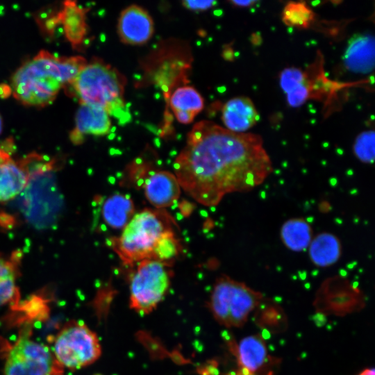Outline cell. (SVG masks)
Segmentation results:
<instances>
[{"instance_id":"5b68a950","label":"cell","mask_w":375,"mask_h":375,"mask_svg":"<svg viewBox=\"0 0 375 375\" xmlns=\"http://www.w3.org/2000/svg\"><path fill=\"white\" fill-rule=\"evenodd\" d=\"M171 229L162 215L144 209L133 216L122 234L110 240L109 245L124 265L133 266L144 260H153L160 239Z\"/></svg>"},{"instance_id":"d6a6232c","label":"cell","mask_w":375,"mask_h":375,"mask_svg":"<svg viewBox=\"0 0 375 375\" xmlns=\"http://www.w3.org/2000/svg\"><path fill=\"white\" fill-rule=\"evenodd\" d=\"M360 375H375V372L374 369H367L363 371L361 374H360Z\"/></svg>"},{"instance_id":"cb8c5ba5","label":"cell","mask_w":375,"mask_h":375,"mask_svg":"<svg viewBox=\"0 0 375 375\" xmlns=\"http://www.w3.org/2000/svg\"><path fill=\"white\" fill-rule=\"evenodd\" d=\"M353 153L358 159L371 164L374 160V132L366 131L359 134L353 144Z\"/></svg>"},{"instance_id":"30bf717a","label":"cell","mask_w":375,"mask_h":375,"mask_svg":"<svg viewBox=\"0 0 375 375\" xmlns=\"http://www.w3.org/2000/svg\"><path fill=\"white\" fill-rule=\"evenodd\" d=\"M153 31V20L142 8L131 5L120 13L117 32L123 43L131 45L145 44L152 37Z\"/></svg>"},{"instance_id":"44dd1931","label":"cell","mask_w":375,"mask_h":375,"mask_svg":"<svg viewBox=\"0 0 375 375\" xmlns=\"http://www.w3.org/2000/svg\"><path fill=\"white\" fill-rule=\"evenodd\" d=\"M281 238L288 249L294 251H304L312 239L311 226L302 218L288 219L281 226Z\"/></svg>"},{"instance_id":"603a6c76","label":"cell","mask_w":375,"mask_h":375,"mask_svg":"<svg viewBox=\"0 0 375 375\" xmlns=\"http://www.w3.org/2000/svg\"><path fill=\"white\" fill-rule=\"evenodd\" d=\"M315 13L304 2H288L282 12V21L288 26L306 28L313 22Z\"/></svg>"},{"instance_id":"9c48e42d","label":"cell","mask_w":375,"mask_h":375,"mask_svg":"<svg viewBox=\"0 0 375 375\" xmlns=\"http://www.w3.org/2000/svg\"><path fill=\"white\" fill-rule=\"evenodd\" d=\"M63 370L50 348L26 335L10 344L4 356L3 375H62Z\"/></svg>"},{"instance_id":"6da1fadb","label":"cell","mask_w":375,"mask_h":375,"mask_svg":"<svg viewBox=\"0 0 375 375\" xmlns=\"http://www.w3.org/2000/svg\"><path fill=\"white\" fill-rule=\"evenodd\" d=\"M174 169L189 197L212 207L228 194L247 192L261 185L273 165L259 135L233 132L203 120L188 134Z\"/></svg>"},{"instance_id":"4fadbf2b","label":"cell","mask_w":375,"mask_h":375,"mask_svg":"<svg viewBox=\"0 0 375 375\" xmlns=\"http://www.w3.org/2000/svg\"><path fill=\"white\" fill-rule=\"evenodd\" d=\"M222 119L226 129L244 133L258 122L259 114L249 97H238L223 106Z\"/></svg>"},{"instance_id":"f546056e","label":"cell","mask_w":375,"mask_h":375,"mask_svg":"<svg viewBox=\"0 0 375 375\" xmlns=\"http://www.w3.org/2000/svg\"><path fill=\"white\" fill-rule=\"evenodd\" d=\"M313 320L317 326H322L326 323V319L322 314L317 313L313 317Z\"/></svg>"},{"instance_id":"f1b7e54d","label":"cell","mask_w":375,"mask_h":375,"mask_svg":"<svg viewBox=\"0 0 375 375\" xmlns=\"http://www.w3.org/2000/svg\"><path fill=\"white\" fill-rule=\"evenodd\" d=\"M229 2L235 6L241 8L251 7L257 3L256 1H230Z\"/></svg>"},{"instance_id":"83f0119b","label":"cell","mask_w":375,"mask_h":375,"mask_svg":"<svg viewBox=\"0 0 375 375\" xmlns=\"http://www.w3.org/2000/svg\"><path fill=\"white\" fill-rule=\"evenodd\" d=\"M215 1H183V6L188 10L194 11L206 10L215 6Z\"/></svg>"},{"instance_id":"8992f818","label":"cell","mask_w":375,"mask_h":375,"mask_svg":"<svg viewBox=\"0 0 375 375\" xmlns=\"http://www.w3.org/2000/svg\"><path fill=\"white\" fill-rule=\"evenodd\" d=\"M262 294L226 276L219 278L212 288L208 308L214 318L226 327H239L258 305Z\"/></svg>"},{"instance_id":"52a82bcc","label":"cell","mask_w":375,"mask_h":375,"mask_svg":"<svg viewBox=\"0 0 375 375\" xmlns=\"http://www.w3.org/2000/svg\"><path fill=\"white\" fill-rule=\"evenodd\" d=\"M58 362L70 370H77L96 362L101 355L97 333L81 321L66 323L52 341L51 349Z\"/></svg>"},{"instance_id":"7c38bea8","label":"cell","mask_w":375,"mask_h":375,"mask_svg":"<svg viewBox=\"0 0 375 375\" xmlns=\"http://www.w3.org/2000/svg\"><path fill=\"white\" fill-rule=\"evenodd\" d=\"M76 126L69 138L74 144H80L84 135L102 136L108 134L111 126L109 115L103 109L81 104L75 117Z\"/></svg>"},{"instance_id":"d4e9b609","label":"cell","mask_w":375,"mask_h":375,"mask_svg":"<svg viewBox=\"0 0 375 375\" xmlns=\"http://www.w3.org/2000/svg\"><path fill=\"white\" fill-rule=\"evenodd\" d=\"M180 249L178 240L172 230L167 231L160 239L154 251L153 260L167 262L178 255Z\"/></svg>"},{"instance_id":"8fae6325","label":"cell","mask_w":375,"mask_h":375,"mask_svg":"<svg viewBox=\"0 0 375 375\" xmlns=\"http://www.w3.org/2000/svg\"><path fill=\"white\" fill-rule=\"evenodd\" d=\"M143 187L146 198L158 209L172 206L179 198L181 190L176 176L167 171L151 172Z\"/></svg>"},{"instance_id":"277c9868","label":"cell","mask_w":375,"mask_h":375,"mask_svg":"<svg viewBox=\"0 0 375 375\" xmlns=\"http://www.w3.org/2000/svg\"><path fill=\"white\" fill-rule=\"evenodd\" d=\"M125 77L115 67L96 58L87 63L69 85L81 104L101 108L119 116L125 109Z\"/></svg>"},{"instance_id":"7402d4cb","label":"cell","mask_w":375,"mask_h":375,"mask_svg":"<svg viewBox=\"0 0 375 375\" xmlns=\"http://www.w3.org/2000/svg\"><path fill=\"white\" fill-rule=\"evenodd\" d=\"M17 267L15 258L0 256V307L11 301L17 291Z\"/></svg>"},{"instance_id":"3957f363","label":"cell","mask_w":375,"mask_h":375,"mask_svg":"<svg viewBox=\"0 0 375 375\" xmlns=\"http://www.w3.org/2000/svg\"><path fill=\"white\" fill-rule=\"evenodd\" d=\"M22 162L28 172V179L20 194L21 212L34 227H51L58 219L63 203L53 172V162L44 160L35 153Z\"/></svg>"},{"instance_id":"5bb4252c","label":"cell","mask_w":375,"mask_h":375,"mask_svg":"<svg viewBox=\"0 0 375 375\" xmlns=\"http://www.w3.org/2000/svg\"><path fill=\"white\" fill-rule=\"evenodd\" d=\"M346 68L353 72L367 74L374 66V38L370 34H357L348 42L343 56Z\"/></svg>"},{"instance_id":"4316f807","label":"cell","mask_w":375,"mask_h":375,"mask_svg":"<svg viewBox=\"0 0 375 375\" xmlns=\"http://www.w3.org/2000/svg\"><path fill=\"white\" fill-rule=\"evenodd\" d=\"M286 94L287 101L289 106L291 107L301 106L309 97L310 89L308 87V83L306 81L305 83Z\"/></svg>"},{"instance_id":"7a4b0ae2","label":"cell","mask_w":375,"mask_h":375,"mask_svg":"<svg viewBox=\"0 0 375 375\" xmlns=\"http://www.w3.org/2000/svg\"><path fill=\"white\" fill-rule=\"evenodd\" d=\"M87 63L82 56H56L41 50L14 73L10 85L12 93L25 106H47L62 88L74 81Z\"/></svg>"},{"instance_id":"ffe728a7","label":"cell","mask_w":375,"mask_h":375,"mask_svg":"<svg viewBox=\"0 0 375 375\" xmlns=\"http://www.w3.org/2000/svg\"><path fill=\"white\" fill-rule=\"evenodd\" d=\"M133 201L129 197L122 194L109 197L102 207L103 219L112 228H124L133 217Z\"/></svg>"},{"instance_id":"4dcf8cb0","label":"cell","mask_w":375,"mask_h":375,"mask_svg":"<svg viewBox=\"0 0 375 375\" xmlns=\"http://www.w3.org/2000/svg\"><path fill=\"white\" fill-rule=\"evenodd\" d=\"M10 93H12V90L10 86L6 84L0 85V97L6 98Z\"/></svg>"},{"instance_id":"d6986e66","label":"cell","mask_w":375,"mask_h":375,"mask_svg":"<svg viewBox=\"0 0 375 375\" xmlns=\"http://www.w3.org/2000/svg\"><path fill=\"white\" fill-rule=\"evenodd\" d=\"M311 261L319 267H328L335 263L342 253L338 238L332 233H322L312 239L308 247Z\"/></svg>"},{"instance_id":"2e32d148","label":"cell","mask_w":375,"mask_h":375,"mask_svg":"<svg viewBox=\"0 0 375 375\" xmlns=\"http://www.w3.org/2000/svg\"><path fill=\"white\" fill-rule=\"evenodd\" d=\"M28 174L22 162L10 158L0 162V202L11 200L24 190Z\"/></svg>"},{"instance_id":"e0dca14e","label":"cell","mask_w":375,"mask_h":375,"mask_svg":"<svg viewBox=\"0 0 375 375\" xmlns=\"http://www.w3.org/2000/svg\"><path fill=\"white\" fill-rule=\"evenodd\" d=\"M170 107L176 118L182 124H190L203 108L201 94L191 86L176 89L169 100Z\"/></svg>"},{"instance_id":"ba28073f","label":"cell","mask_w":375,"mask_h":375,"mask_svg":"<svg viewBox=\"0 0 375 375\" xmlns=\"http://www.w3.org/2000/svg\"><path fill=\"white\" fill-rule=\"evenodd\" d=\"M169 263L156 260L138 262L130 281V308L140 315L153 312L163 300L170 285Z\"/></svg>"},{"instance_id":"9a60e30c","label":"cell","mask_w":375,"mask_h":375,"mask_svg":"<svg viewBox=\"0 0 375 375\" xmlns=\"http://www.w3.org/2000/svg\"><path fill=\"white\" fill-rule=\"evenodd\" d=\"M87 10L74 1H65L59 9L60 24L64 34L74 48L81 46L87 34Z\"/></svg>"},{"instance_id":"836d02e7","label":"cell","mask_w":375,"mask_h":375,"mask_svg":"<svg viewBox=\"0 0 375 375\" xmlns=\"http://www.w3.org/2000/svg\"><path fill=\"white\" fill-rule=\"evenodd\" d=\"M1 131H2V119L0 116V133H1Z\"/></svg>"},{"instance_id":"1f68e13d","label":"cell","mask_w":375,"mask_h":375,"mask_svg":"<svg viewBox=\"0 0 375 375\" xmlns=\"http://www.w3.org/2000/svg\"><path fill=\"white\" fill-rule=\"evenodd\" d=\"M9 155L4 151L0 149V162L9 158Z\"/></svg>"},{"instance_id":"ac0fdd59","label":"cell","mask_w":375,"mask_h":375,"mask_svg":"<svg viewBox=\"0 0 375 375\" xmlns=\"http://www.w3.org/2000/svg\"><path fill=\"white\" fill-rule=\"evenodd\" d=\"M238 355L243 375L256 372L267 360V349L260 335H250L242 339L238 348Z\"/></svg>"},{"instance_id":"484cf974","label":"cell","mask_w":375,"mask_h":375,"mask_svg":"<svg viewBox=\"0 0 375 375\" xmlns=\"http://www.w3.org/2000/svg\"><path fill=\"white\" fill-rule=\"evenodd\" d=\"M307 81L306 74L299 68L288 67L280 75V85L285 94L289 93Z\"/></svg>"}]
</instances>
